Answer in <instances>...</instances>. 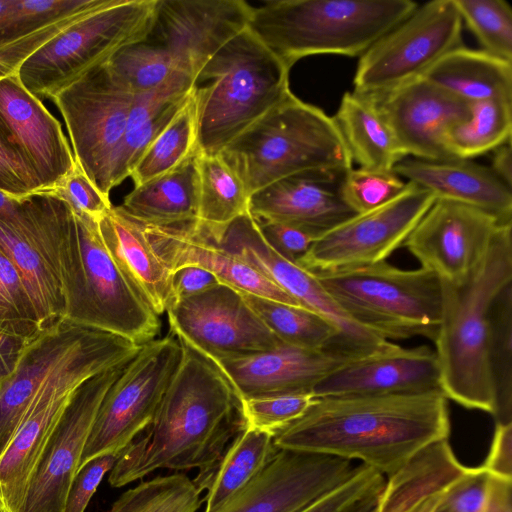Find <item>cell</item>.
Masks as SVG:
<instances>
[{
	"label": "cell",
	"mask_w": 512,
	"mask_h": 512,
	"mask_svg": "<svg viewBox=\"0 0 512 512\" xmlns=\"http://www.w3.org/2000/svg\"><path fill=\"white\" fill-rule=\"evenodd\" d=\"M469 469L456 458L448 439L434 442L387 477L376 512H412L430 497L447 491Z\"/></svg>",
	"instance_id": "4dcf8cb0"
},
{
	"label": "cell",
	"mask_w": 512,
	"mask_h": 512,
	"mask_svg": "<svg viewBox=\"0 0 512 512\" xmlns=\"http://www.w3.org/2000/svg\"><path fill=\"white\" fill-rule=\"evenodd\" d=\"M129 361L87 379L76 389L36 467L19 512H64L99 407Z\"/></svg>",
	"instance_id": "ac0fdd59"
},
{
	"label": "cell",
	"mask_w": 512,
	"mask_h": 512,
	"mask_svg": "<svg viewBox=\"0 0 512 512\" xmlns=\"http://www.w3.org/2000/svg\"><path fill=\"white\" fill-rule=\"evenodd\" d=\"M218 284H220V281L217 277L201 267H180L171 272V304L178 300L200 294Z\"/></svg>",
	"instance_id": "680465c9"
},
{
	"label": "cell",
	"mask_w": 512,
	"mask_h": 512,
	"mask_svg": "<svg viewBox=\"0 0 512 512\" xmlns=\"http://www.w3.org/2000/svg\"><path fill=\"white\" fill-rule=\"evenodd\" d=\"M97 331L63 318L25 340L13 371L0 381V456L38 389Z\"/></svg>",
	"instance_id": "cb8c5ba5"
},
{
	"label": "cell",
	"mask_w": 512,
	"mask_h": 512,
	"mask_svg": "<svg viewBox=\"0 0 512 512\" xmlns=\"http://www.w3.org/2000/svg\"><path fill=\"white\" fill-rule=\"evenodd\" d=\"M0 247L16 265L33 305L39 329L64 318L62 289L23 217L0 218Z\"/></svg>",
	"instance_id": "e575fe53"
},
{
	"label": "cell",
	"mask_w": 512,
	"mask_h": 512,
	"mask_svg": "<svg viewBox=\"0 0 512 512\" xmlns=\"http://www.w3.org/2000/svg\"><path fill=\"white\" fill-rule=\"evenodd\" d=\"M201 493L184 473L157 476L122 493L110 512H197Z\"/></svg>",
	"instance_id": "60d3db41"
},
{
	"label": "cell",
	"mask_w": 512,
	"mask_h": 512,
	"mask_svg": "<svg viewBox=\"0 0 512 512\" xmlns=\"http://www.w3.org/2000/svg\"><path fill=\"white\" fill-rule=\"evenodd\" d=\"M196 86L194 78L177 72L154 90L134 95L126 130L111 166V189L130 176L145 150L172 120Z\"/></svg>",
	"instance_id": "f546056e"
},
{
	"label": "cell",
	"mask_w": 512,
	"mask_h": 512,
	"mask_svg": "<svg viewBox=\"0 0 512 512\" xmlns=\"http://www.w3.org/2000/svg\"><path fill=\"white\" fill-rule=\"evenodd\" d=\"M12 0H0V30L5 22L7 14L10 11Z\"/></svg>",
	"instance_id": "003e7915"
},
{
	"label": "cell",
	"mask_w": 512,
	"mask_h": 512,
	"mask_svg": "<svg viewBox=\"0 0 512 512\" xmlns=\"http://www.w3.org/2000/svg\"><path fill=\"white\" fill-rule=\"evenodd\" d=\"M278 450L273 435L247 427L241 431L220 457L193 479L200 492L206 491L204 512H217L268 465Z\"/></svg>",
	"instance_id": "d6a6232c"
},
{
	"label": "cell",
	"mask_w": 512,
	"mask_h": 512,
	"mask_svg": "<svg viewBox=\"0 0 512 512\" xmlns=\"http://www.w3.org/2000/svg\"><path fill=\"white\" fill-rule=\"evenodd\" d=\"M393 171L436 198L476 207L502 223L512 222V189L486 166L466 159H403Z\"/></svg>",
	"instance_id": "83f0119b"
},
{
	"label": "cell",
	"mask_w": 512,
	"mask_h": 512,
	"mask_svg": "<svg viewBox=\"0 0 512 512\" xmlns=\"http://www.w3.org/2000/svg\"><path fill=\"white\" fill-rule=\"evenodd\" d=\"M312 393L253 397L240 400L247 428L274 435L299 419L312 405Z\"/></svg>",
	"instance_id": "c3c4849f"
},
{
	"label": "cell",
	"mask_w": 512,
	"mask_h": 512,
	"mask_svg": "<svg viewBox=\"0 0 512 512\" xmlns=\"http://www.w3.org/2000/svg\"><path fill=\"white\" fill-rule=\"evenodd\" d=\"M197 155L176 169L134 187L120 207L137 221L148 225L194 223L199 201Z\"/></svg>",
	"instance_id": "1f68e13d"
},
{
	"label": "cell",
	"mask_w": 512,
	"mask_h": 512,
	"mask_svg": "<svg viewBox=\"0 0 512 512\" xmlns=\"http://www.w3.org/2000/svg\"><path fill=\"white\" fill-rule=\"evenodd\" d=\"M0 328L23 337H30L40 330L23 279L1 247Z\"/></svg>",
	"instance_id": "7dc6e473"
},
{
	"label": "cell",
	"mask_w": 512,
	"mask_h": 512,
	"mask_svg": "<svg viewBox=\"0 0 512 512\" xmlns=\"http://www.w3.org/2000/svg\"><path fill=\"white\" fill-rule=\"evenodd\" d=\"M0 191L24 198L41 191L32 171L0 140Z\"/></svg>",
	"instance_id": "9f6ffc18"
},
{
	"label": "cell",
	"mask_w": 512,
	"mask_h": 512,
	"mask_svg": "<svg viewBox=\"0 0 512 512\" xmlns=\"http://www.w3.org/2000/svg\"><path fill=\"white\" fill-rule=\"evenodd\" d=\"M441 391L435 351L426 345L384 348L352 359L321 379L314 397L346 395L421 394ZM443 393V392H442Z\"/></svg>",
	"instance_id": "603a6c76"
},
{
	"label": "cell",
	"mask_w": 512,
	"mask_h": 512,
	"mask_svg": "<svg viewBox=\"0 0 512 512\" xmlns=\"http://www.w3.org/2000/svg\"><path fill=\"white\" fill-rule=\"evenodd\" d=\"M0 140L32 171L41 191L52 190L75 164L60 122L18 73L0 80Z\"/></svg>",
	"instance_id": "44dd1931"
},
{
	"label": "cell",
	"mask_w": 512,
	"mask_h": 512,
	"mask_svg": "<svg viewBox=\"0 0 512 512\" xmlns=\"http://www.w3.org/2000/svg\"><path fill=\"white\" fill-rule=\"evenodd\" d=\"M157 0H113L78 19L29 56L18 76L40 100L51 99L88 69L146 39Z\"/></svg>",
	"instance_id": "30bf717a"
},
{
	"label": "cell",
	"mask_w": 512,
	"mask_h": 512,
	"mask_svg": "<svg viewBox=\"0 0 512 512\" xmlns=\"http://www.w3.org/2000/svg\"><path fill=\"white\" fill-rule=\"evenodd\" d=\"M23 198H14L0 191V218L13 221L21 212Z\"/></svg>",
	"instance_id": "be15d7a7"
},
{
	"label": "cell",
	"mask_w": 512,
	"mask_h": 512,
	"mask_svg": "<svg viewBox=\"0 0 512 512\" xmlns=\"http://www.w3.org/2000/svg\"><path fill=\"white\" fill-rule=\"evenodd\" d=\"M133 99L107 62L88 69L51 98L66 124L75 161L106 197Z\"/></svg>",
	"instance_id": "8fae6325"
},
{
	"label": "cell",
	"mask_w": 512,
	"mask_h": 512,
	"mask_svg": "<svg viewBox=\"0 0 512 512\" xmlns=\"http://www.w3.org/2000/svg\"><path fill=\"white\" fill-rule=\"evenodd\" d=\"M196 87L132 169L129 177L134 187L176 169L199 153Z\"/></svg>",
	"instance_id": "74e56055"
},
{
	"label": "cell",
	"mask_w": 512,
	"mask_h": 512,
	"mask_svg": "<svg viewBox=\"0 0 512 512\" xmlns=\"http://www.w3.org/2000/svg\"><path fill=\"white\" fill-rule=\"evenodd\" d=\"M369 96L406 156L427 161L455 159L446 149V135L470 117V102L422 77L386 93Z\"/></svg>",
	"instance_id": "7402d4cb"
},
{
	"label": "cell",
	"mask_w": 512,
	"mask_h": 512,
	"mask_svg": "<svg viewBox=\"0 0 512 512\" xmlns=\"http://www.w3.org/2000/svg\"><path fill=\"white\" fill-rule=\"evenodd\" d=\"M345 174L309 171L275 181L250 196L249 213L321 235L357 215L340 194Z\"/></svg>",
	"instance_id": "484cf974"
},
{
	"label": "cell",
	"mask_w": 512,
	"mask_h": 512,
	"mask_svg": "<svg viewBox=\"0 0 512 512\" xmlns=\"http://www.w3.org/2000/svg\"><path fill=\"white\" fill-rule=\"evenodd\" d=\"M219 155L249 196L288 176L309 171L345 174L353 164L333 117L291 91Z\"/></svg>",
	"instance_id": "8992f818"
},
{
	"label": "cell",
	"mask_w": 512,
	"mask_h": 512,
	"mask_svg": "<svg viewBox=\"0 0 512 512\" xmlns=\"http://www.w3.org/2000/svg\"><path fill=\"white\" fill-rule=\"evenodd\" d=\"M483 512H512V482L491 476L489 493Z\"/></svg>",
	"instance_id": "94428289"
},
{
	"label": "cell",
	"mask_w": 512,
	"mask_h": 512,
	"mask_svg": "<svg viewBox=\"0 0 512 512\" xmlns=\"http://www.w3.org/2000/svg\"><path fill=\"white\" fill-rule=\"evenodd\" d=\"M49 191L63 199L74 212L96 221L112 208L110 198L97 189L76 161L72 170Z\"/></svg>",
	"instance_id": "681fc988"
},
{
	"label": "cell",
	"mask_w": 512,
	"mask_h": 512,
	"mask_svg": "<svg viewBox=\"0 0 512 512\" xmlns=\"http://www.w3.org/2000/svg\"><path fill=\"white\" fill-rule=\"evenodd\" d=\"M409 187L393 170L350 169L344 175L340 194L356 214L373 211L402 194Z\"/></svg>",
	"instance_id": "bcb514c9"
},
{
	"label": "cell",
	"mask_w": 512,
	"mask_h": 512,
	"mask_svg": "<svg viewBox=\"0 0 512 512\" xmlns=\"http://www.w3.org/2000/svg\"><path fill=\"white\" fill-rule=\"evenodd\" d=\"M58 277L64 318L141 346L157 339L159 316L109 253L98 221L65 202L59 228Z\"/></svg>",
	"instance_id": "277c9868"
},
{
	"label": "cell",
	"mask_w": 512,
	"mask_h": 512,
	"mask_svg": "<svg viewBox=\"0 0 512 512\" xmlns=\"http://www.w3.org/2000/svg\"><path fill=\"white\" fill-rule=\"evenodd\" d=\"M142 224L153 248L171 272L183 266H198L211 272L220 283L240 292L301 306L253 266L197 232L194 223L179 226Z\"/></svg>",
	"instance_id": "4316f807"
},
{
	"label": "cell",
	"mask_w": 512,
	"mask_h": 512,
	"mask_svg": "<svg viewBox=\"0 0 512 512\" xmlns=\"http://www.w3.org/2000/svg\"><path fill=\"white\" fill-rule=\"evenodd\" d=\"M445 492L430 497L422 504H420L418 507H416L412 512H435L436 508L442 501Z\"/></svg>",
	"instance_id": "03108f58"
},
{
	"label": "cell",
	"mask_w": 512,
	"mask_h": 512,
	"mask_svg": "<svg viewBox=\"0 0 512 512\" xmlns=\"http://www.w3.org/2000/svg\"><path fill=\"white\" fill-rule=\"evenodd\" d=\"M255 221L261 235L270 247L282 257L295 263L320 236L305 228L286 223Z\"/></svg>",
	"instance_id": "11a10c76"
},
{
	"label": "cell",
	"mask_w": 512,
	"mask_h": 512,
	"mask_svg": "<svg viewBox=\"0 0 512 512\" xmlns=\"http://www.w3.org/2000/svg\"><path fill=\"white\" fill-rule=\"evenodd\" d=\"M253 7L243 0H157L146 41L197 83L205 64L244 31Z\"/></svg>",
	"instance_id": "e0dca14e"
},
{
	"label": "cell",
	"mask_w": 512,
	"mask_h": 512,
	"mask_svg": "<svg viewBox=\"0 0 512 512\" xmlns=\"http://www.w3.org/2000/svg\"><path fill=\"white\" fill-rule=\"evenodd\" d=\"M491 170L509 188L512 189V149L508 141L493 150Z\"/></svg>",
	"instance_id": "6125c7cd"
},
{
	"label": "cell",
	"mask_w": 512,
	"mask_h": 512,
	"mask_svg": "<svg viewBox=\"0 0 512 512\" xmlns=\"http://www.w3.org/2000/svg\"><path fill=\"white\" fill-rule=\"evenodd\" d=\"M333 119L360 168L393 170L406 157L371 96L344 93Z\"/></svg>",
	"instance_id": "836d02e7"
},
{
	"label": "cell",
	"mask_w": 512,
	"mask_h": 512,
	"mask_svg": "<svg viewBox=\"0 0 512 512\" xmlns=\"http://www.w3.org/2000/svg\"><path fill=\"white\" fill-rule=\"evenodd\" d=\"M441 319L433 341L447 399L491 415L496 399L489 363L491 313L512 283V222L502 223L476 268L460 282L440 280Z\"/></svg>",
	"instance_id": "3957f363"
},
{
	"label": "cell",
	"mask_w": 512,
	"mask_h": 512,
	"mask_svg": "<svg viewBox=\"0 0 512 512\" xmlns=\"http://www.w3.org/2000/svg\"><path fill=\"white\" fill-rule=\"evenodd\" d=\"M182 356L151 424L122 451L108 477L122 487L157 469L201 470L246 428L240 400L210 360L180 343Z\"/></svg>",
	"instance_id": "7a4b0ae2"
},
{
	"label": "cell",
	"mask_w": 512,
	"mask_h": 512,
	"mask_svg": "<svg viewBox=\"0 0 512 512\" xmlns=\"http://www.w3.org/2000/svg\"><path fill=\"white\" fill-rule=\"evenodd\" d=\"M112 0H12L0 30V44L27 35L61 19L95 10Z\"/></svg>",
	"instance_id": "f6af8a7d"
},
{
	"label": "cell",
	"mask_w": 512,
	"mask_h": 512,
	"mask_svg": "<svg viewBox=\"0 0 512 512\" xmlns=\"http://www.w3.org/2000/svg\"><path fill=\"white\" fill-rule=\"evenodd\" d=\"M491 476L482 468H470L453 484L435 512H483L490 487Z\"/></svg>",
	"instance_id": "f5cc1de1"
},
{
	"label": "cell",
	"mask_w": 512,
	"mask_h": 512,
	"mask_svg": "<svg viewBox=\"0 0 512 512\" xmlns=\"http://www.w3.org/2000/svg\"><path fill=\"white\" fill-rule=\"evenodd\" d=\"M481 467L494 478L512 482V422L496 423L489 453Z\"/></svg>",
	"instance_id": "6f0895ef"
},
{
	"label": "cell",
	"mask_w": 512,
	"mask_h": 512,
	"mask_svg": "<svg viewBox=\"0 0 512 512\" xmlns=\"http://www.w3.org/2000/svg\"><path fill=\"white\" fill-rule=\"evenodd\" d=\"M139 346L99 330L49 376L34 395L0 456V512H19L30 480L76 389L87 379L131 360Z\"/></svg>",
	"instance_id": "ba28073f"
},
{
	"label": "cell",
	"mask_w": 512,
	"mask_h": 512,
	"mask_svg": "<svg viewBox=\"0 0 512 512\" xmlns=\"http://www.w3.org/2000/svg\"><path fill=\"white\" fill-rule=\"evenodd\" d=\"M411 0H276L254 8L248 30L289 69L317 54L361 56L409 16Z\"/></svg>",
	"instance_id": "5b68a950"
},
{
	"label": "cell",
	"mask_w": 512,
	"mask_h": 512,
	"mask_svg": "<svg viewBox=\"0 0 512 512\" xmlns=\"http://www.w3.org/2000/svg\"><path fill=\"white\" fill-rule=\"evenodd\" d=\"M181 356L172 334L141 346L107 391L78 469L97 456L122 451L151 424Z\"/></svg>",
	"instance_id": "4fadbf2b"
},
{
	"label": "cell",
	"mask_w": 512,
	"mask_h": 512,
	"mask_svg": "<svg viewBox=\"0 0 512 512\" xmlns=\"http://www.w3.org/2000/svg\"><path fill=\"white\" fill-rule=\"evenodd\" d=\"M89 12L61 19L27 35L0 44V80L17 73L29 56Z\"/></svg>",
	"instance_id": "816d5d0a"
},
{
	"label": "cell",
	"mask_w": 512,
	"mask_h": 512,
	"mask_svg": "<svg viewBox=\"0 0 512 512\" xmlns=\"http://www.w3.org/2000/svg\"><path fill=\"white\" fill-rule=\"evenodd\" d=\"M27 338L0 328V381L13 371Z\"/></svg>",
	"instance_id": "91938a15"
},
{
	"label": "cell",
	"mask_w": 512,
	"mask_h": 512,
	"mask_svg": "<svg viewBox=\"0 0 512 512\" xmlns=\"http://www.w3.org/2000/svg\"><path fill=\"white\" fill-rule=\"evenodd\" d=\"M381 491L382 489L366 495L342 512H376Z\"/></svg>",
	"instance_id": "e7e4bbea"
},
{
	"label": "cell",
	"mask_w": 512,
	"mask_h": 512,
	"mask_svg": "<svg viewBox=\"0 0 512 512\" xmlns=\"http://www.w3.org/2000/svg\"><path fill=\"white\" fill-rule=\"evenodd\" d=\"M289 71L248 28L227 42L197 76L199 153L219 155L279 103Z\"/></svg>",
	"instance_id": "52a82bcc"
},
{
	"label": "cell",
	"mask_w": 512,
	"mask_h": 512,
	"mask_svg": "<svg viewBox=\"0 0 512 512\" xmlns=\"http://www.w3.org/2000/svg\"><path fill=\"white\" fill-rule=\"evenodd\" d=\"M435 199L428 190L409 182L389 203L321 234L296 263L312 273H322L384 262L404 245Z\"/></svg>",
	"instance_id": "5bb4252c"
},
{
	"label": "cell",
	"mask_w": 512,
	"mask_h": 512,
	"mask_svg": "<svg viewBox=\"0 0 512 512\" xmlns=\"http://www.w3.org/2000/svg\"><path fill=\"white\" fill-rule=\"evenodd\" d=\"M500 224L481 209L436 198L403 246L422 268L440 280L456 283L479 264Z\"/></svg>",
	"instance_id": "ffe728a7"
},
{
	"label": "cell",
	"mask_w": 512,
	"mask_h": 512,
	"mask_svg": "<svg viewBox=\"0 0 512 512\" xmlns=\"http://www.w3.org/2000/svg\"><path fill=\"white\" fill-rule=\"evenodd\" d=\"M166 313L170 334L210 361L267 351L282 343L242 293L222 283L172 303Z\"/></svg>",
	"instance_id": "2e32d148"
},
{
	"label": "cell",
	"mask_w": 512,
	"mask_h": 512,
	"mask_svg": "<svg viewBox=\"0 0 512 512\" xmlns=\"http://www.w3.org/2000/svg\"><path fill=\"white\" fill-rule=\"evenodd\" d=\"M352 359L331 350H308L282 342L267 351L211 362L225 375L239 400H243L311 393L321 379Z\"/></svg>",
	"instance_id": "d4e9b609"
},
{
	"label": "cell",
	"mask_w": 512,
	"mask_h": 512,
	"mask_svg": "<svg viewBox=\"0 0 512 512\" xmlns=\"http://www.w3.org/2000/svg\"><path fill=\"white\" fill-rule=\"evenodd\" d=\"M199 201L194 229L213 242L236 218L249 212V194L220 155H197Z\"/></svg>",
	"instance_id": "8d00e7d4"
},
{
	"label": "cell",
	"mask_w": 512,
	"mask_h": 512,
	"mask_svg": "<svg viewBox=\"0 0 512 512\" xmlns=\"http://www.w3.org/2000/svg\"><path fill=\"white\" fill-rule=\"evenodd\" d=\"M338 330L332 351L348 358L368 356L390 341L352 320L319 282L317 276L278 254L261 235L256 221L246 213L232 221L217 242Z\"/></svg>",
	"instance_id": "9a60e30c"
},
{
	"label": "cell",
	"mask_w": 512,
	"mask_h": 512,
	"mask_svg": "<svg viewBox=\"0 0 512 512\" xmlns=\"http://www.w3.org/2000/svg\"><path fill=\"white\" fill-rule=\"evenodd\" d=\"M489 363L496 423L512 422V283L496 297L491 313Z\"/></svg>",
	"instance_id": "b9f144b4"
},
{
	"label": "cell",
	"mask_w": 512,
	"mask_h": 512,
	"mask_svg": "<svg viewBox=\"0 0 512 512\" xmlns=\"http://www.w3.org/2000/svg\"><path fill=\"white\" fill-rule=\"evenodd\" d=\"M360 466L331 455L279 449L217 512H299L348 481Z\"/></svg>",
	"instance_id": "d6986e66"
},
{
	"label": "cell",
	"mask_w": 512,
	"mask_h": 512,
	"mask_svg": "<svg viewBox=\"0 0 512 512\" xmlns=\"http://www.w3.org/2000/svg\"><path fill=\"white\" fill-rule=\"evenodd\" d=\"M107 64L133 95L154 90L181 72L166 50L146 40L122 48Z\"/></svg>",
	"instance_id": "7bdbcfd3"
},
{
	"label": "cell",
	"mask_w": 512,
	"mask_h": 512,
	"mask_svg": "<svg viewBox=\"0 0 512 512\" xmlns=\"http://www.w3.org/2000/svg\"><path fill=\"white\" fill-rule=\"evenodd\" d=\"M482 50L512 62V8L505 0H454Z\"/></svg>",
	"instance_id": "ee69618b"
},
{
	"label": "cell",
	"mask_w": 512,
	"mask_h": 512,
	"mask_svg": "<svg viewBox=\"0 0 512 512\" xmlns=\"http://www.w3.org/2000/svg\"><path fill=\"white\" fill-rule=\"evenodd\" d=\"M449 434L448 399L437 391L315 397L273 441L279 449L360 460L389 477L421 449Z\"/></svg>",
	"instance_id": "6da1fadb"
},
{
	"label": "cell",
	"mask_w": 512,
	"mask_h": 512,
	"mask_svg": "<svg viewBox=\"0 0 512 512\" xmlns=\"http://www.w3.org/2000/svg\"><path fill=\"white\" fill-rule=\"evenodd\" d=\"M314 274L340 308L366 329L387 340H435L442 290L433 272L422 267L404 270L384 261Z\"/></svg>",
	"instance_id": "9c48e42d"
},
{
	"label": "cell",
	"mask_w": 512,
	"mask_h": 512,
	"mask_svg": "<svg viewBox=\"0 0 512 512\" xmlns=\"http://www.w3.org/2000/svg\"><path fill=\"white\" fill-rule=\"evenodd\" d=\"M102 239L112 258L158 315L172 302L171 271L153 248L144 225L120 206L98 221Z\"/></svg>",
	"instance_id": "f1b7e54d"
},
{
	"label": "cell",
	"mask_w": 512,
	"mask_h": 512,
	"mask_svg": "<svg viewBox=\"0 0 512 512\" xmlns=\"http://www.w3.org/2000/svg\"><path fill=\"white\" fill-rule=\"evenodd\" d=\"M512 99L470 102V117L446 135V149L455 159L470 160L511 141Z\"/></svg>",
	"instance_id": "ab89813d"
},
{
	"label": "cell",
	"mask_w": 512,
	"mask_h": 512,
	"mask_svg": "<svg viewBox=\"0 0 512 512\" xmlns=\"http://www.w3.org/2000/svg\"><path fill=\"white\" fill-rule=\"evenodd\" d=\"M120 454L121 451L97 456L77 470L67 495L64 512H85L103 477L113 468Z\"/></svg>",
	"instance_id": "db71d44e"
},
{
	"label": "cell",
	"mask_w": 512,
	"mask_h": 512,
	"mask_svg": "<svg viewBox=\"0 0 512 512\" xmlns=\"http://www.w3.org/2000/svg\"><path fill=\"white\" fill-rule=\"evenodd\" d=\"M462 24L454 0L418 5L360 56L353 91L378 95L422 77L446 53L463 46Z\"/></svg>",
	"instance_id": "7c38bea8"
},
{
	"label": "cell",
	"mask_w": 512,
	"mask_h": 512,
	"mask_svg": "<svg viewBox=\"0 0 512 512\" xmlns=\"http://www.w3.org/2000/svg\"><path fill=\"white\" fill-rule=\"evenodd\" d=\"M384 484L382 474L361 464L348 481L299 512H342L366 495L381 490Z\"/></svg>",
	"instance_id": "f907efd6"
},
{
	"label": "cell",
	"mask_w": 512,
	"mask_h": 512,
	"mask_svg": "<svg viewBox=\"0 0 512 512\" xmlns=\"http://www.w3.org/2000/svg\"><path fill=\"white\" fill-rule=\"evenodd\" d=\"M422 78L467 102L512 99V62L464 45L446 53Z\"/></svg>",
	"instance_id": "d590c367"
},
{
	"label": "cell",
	"mask_w": 512,
	"mask_h": 512,
	"mask_svg": "<svg viewBox=\"0 0 512 512\" xmlns=\"http://www.w3.org/2000/svg\"><path fill=\"white\" fill-rule=\"evenodd\" d=\"M241 293L250 308L281 342L308 350L332 351L338 330L318 313L303 306Z\"/></svg>",
	"instance_id": "f35d334b"
}]
</instances>
